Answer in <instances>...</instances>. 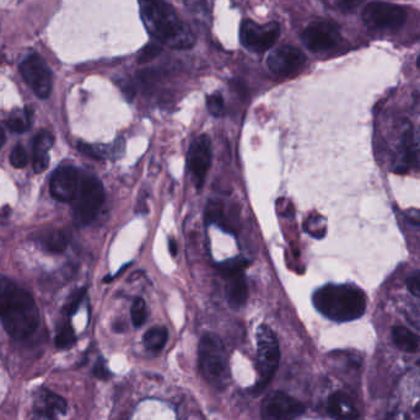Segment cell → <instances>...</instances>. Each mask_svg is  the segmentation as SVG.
Masks as SVG:
<instances>
[{
    "label": "cell",
    "mask_w": 420,
    "mask_h": 420,
    "mask_svg": "<svg viewBox=\"0 0 420 420\" xmlns=\"http://www.w3.org/2000/svg\"><path fill=\"white\" fill-rule=\"evenodd\" d=\"M138 1L144 26L155 40L176 50H186L194 45L193 32L165 0Z\"/></svg>",
    "instance_id": "6da1fadb"
},
{
    "label": "cell",
    "mask_w": 420,
    "mask_h": 420,
    "mask_svg": "<svg viewBox=\"0 0 420 420\" xmlns=\"http://www.w3.org/2000/svg\"><path fill=\"white\" fill-rule=\"evenodd\" d=\"M313 302L318 313L335 322L358 319L366 310L365 294L353 285H324L316 290Z\"/></svg>",
    "instance_id": "7a4b0ae2"
},
{
    "label": "cell",
    "mask_w": 420,
    "mask_h": 420,
    "mask_svg": "<svg viewBox=\"0 0 420 420\" xmlns=\"http://www.w3.org/2000/svg\"><path fill=\"white\" fill-rule=\"evenodd\" d=\"M199 369L211 386L224 388L230 379L227 353L222 339L216 335L207 333L199 343Z\"/></svg>",
    "instance_id": "3957f363"
},
{
    "label": "cell",
    "mask_w": 420,
    "mask_h": 420,
    "mask_svg": "<svg viewBox=\"0 0 420 420\" xmlns=\"http://www.w3.org/2000/svg\"><path fill=\"white\" fill-rule=\"evenodd\" d=\"M105 202L103 183L95 175L80 172L79 185L75 193V222L79 225H87L96 218Z\"/></svg>",
    "instance_id": "277c9868"
},
{
    "label": "cell",
    "mask_w": 420,
    "mask_h": 420,
    "mask_svg": "<svg viewBox=\"0 0 420 420\" xmlns=\"http://www.w3.org/2000/svg\"><path fill=\"white\" fill-rule=\"evenodd\" d=\"M3 326L12 338L23 339L32 335L39 322L40 313L32 296L21 289L20 295L8 313L1 316Z\"/></svg>",
    "instance_id": "5b68a950"
},
{
    "label": "cell",
    "mask_w": 420,
    "mask_h": 420,
    "mask_svg": "<svg viewBox=\"0 0 420 420\" xmlns=\"http://www.w3.org/2000/svg\"><path fill=\"white\" fill-rule=\"evenodd\" d=\"M280 348L278 339L268 326H261L257 330V366L258 382L255 390L261 391L271 382L278 369Z\"/></svg>",
    "instance_id": "8992f818"
},
{
    "label": "cell",
    "mask_w": 420,
    "mask_h": 420,
    "mask_svg": "<svg viewBox=\"0 0 420 420\" xmlns=\"http://www.w3.org/2000/svg\"><path fill=\"white\" fill-rule=\"evenodd\" d=\"M363 19L370 29L398 30L407 20V10L403 6L375 1L364 8Z\"/></svg>",
    "instance_id": "52a82bcc"
},
{
    "label": "cell",
    "mask_w": 420,
    "mask_h": 420,
    "mask_svg": "<svg viewBox=\"0 0 420 420\" xmlns=\"http://www.w3.org/2000/svg\"><path fill=\"white\" fill-rule=\"evenodd\" d=\"M246 262L233 258L220 264V272L225 279V294L229 305L239 310L247 301V283L244 278Z\"/></svg>",
    "instance_id": "ba28073f"
},
{
    "label": "cell",
    "mask_w": 420,
    "mask_h": 420,
    "mask_svg": "<svg viewBox=\"0 0 420 420\" xmlns=\"http://www.w3.org/2000/svg\"><path fill=\"white\" fill-rule=\"evenodd\" d=\"M242 45L253 52H264L272 48L280 36V26L277 23H255L246 20L240 30Z\"/></svg>",
    "instance_id": "9c48e42d"
},
{
    "label": "cell",
    "mask_w": 420,
    "mask_h": 420,
    "mask_svg": "<svg viewBox=\"0 0 420 420\" xmlns=\"http://www.w3.org/2000/svg\"><path fill=\"white\" fill-rule=\"evenodd\" d=\"M267 65L273 74L289 78L299 74L306 65V56L294 45H280L268 56Z\"/></svg>",
    "instance_id": "30bf717a"
},
{
    "label": "cell",
    "mask_w": 420,
    "mask_h": 420,
    "mask_svg": "<svg viewBox=\"0 0 420 420\" xmlns=\"http://www.w3.org/2000/svg\"><path fill=\"white\" fill-rule=\"evenodd\" d=\"M20 72L28 85L37 96L40 98L50 97L52 91V73L43 58L39 54H31L21 63Z\"/></svg>",
    "instance_id": "8fae6325"
},
{
    "label": "cell",
    "mask_w": 420,
    "mask_h": 420,
    "mask_svg": "<svg viewBox=\"0 0 420 420\" xmlns=\"http://www.w3.org/2000/svg\"><path fill=\"white\" fill-rule=\"evenodd\" d=\"M305 413V406L283 392L268 395L262 404V420H295Z\"/></svg>",
    "instance_id": "7c38bea8"
},
{
    "label": "cell",
    "mask_w": 420,
    "mask_h": 420,
    "mask_svg": "<svg viewBox=\"0 0 420 420\" xmlns=\"http://www.w3.org/2000/svg\"><path fill=\"white\" fill-rule=\"evenodd\" d=\"M211 156L213 153L209 136L202 134L194 138L188 151V169L197 188H202L204 185L211 165Z\"/></svg>",
    "instance_id": "4fadbf2b"
},
{
    "label": "cell",
    "mask_w": 420,
    "mask_h": 420,
    "mask_svg": "<svg viewBox=\"0 0 420 420\" xmlns=\"http://www.w3.org/2000/svg\"><path fill=\"white\" fill-rule=\"evenodd\" d=\"M341 34L335 23L317 21L308 25L302 32V42L310 51L324 52L335 48L339 43Z\"/></svg>",
    "instance_id": "5bb4252c"
},
{
    "label": "cell",
    "mask_w": 420,
    "mask_h": 420,
    "mask_svg": "<svg viewBox=\"0 0 420 420\" xmlns=\"http://www.w3.org/2000/svg\"><path fill=\"white\" fill-rule=\"evenodd\" d=\"M80 172L73 166L64 165L53 172L50 182V189L53 198L63 203L73 202L78 185Z\"/></svg>",
    "instance_id": "9a60e30c"
},
{
    "label": "cell",
    "mask_w": 420,
    "mask_h": 420,
    "mask_svg": "<svg viewBox=\"0 0 420 420\" xmlns=\"http://www.w3.org/2000/svg\"><path fill=\"white\" fill-rule=\"evenodd\" d=\"M67 402L50 390H40L34 401V415L36 420H58L67 413Z\"/></svg>",
    "instance_id": "2e32d148"
},
{
    "label": "cell",
    "mask_w": 420,
    "mask_h": 420,
    "mask_svg": "<svg viewBox=\"0 0 420 420\" xmlns=\"http://www.w3.org/2000/svg\"><path fill=\"white\" fill-rule=\"evenodd\" d=\"M53 145V136L50 132L42 131L34 138L32 166L34 172L41 174L50 164V150Z\"/></svg>",
    "instance_id": "e0dca14e"
},
{
    "label": "cell",
    "mask_w": 420,
    "mask_h": 420,
    "mask_svg": "<svg viewBox=\"0 0 420 420\" xmlns=\"http://www.w3.org/2000/svg\"><path fill=\"white\" fill-rule=\"evenodd\" d=\"M327 412L337 420H355L359 418L358 410L354 408L350 398L342 392H335L328 398Z\"/></svg>",
    "instance_id": "ac0fdd59"
},
{
    "label": "cell",
    "mask_w": 420,
    "mask_h": 420,
    "mask_svg": "<svg viewBox=\"0 0 420 420\" xmlns=\"http://www.w3.org/2000/svg\"><path fill=\"white\" fill-rule=\"evenodd\" d=\"M21 288H19L12 279L0 275V317L4 316L20 295Z\"/></svg>",
    "instance_id": "d6986e66"
},
{
    "label": "cell",
    "mask_w": 420,
    "mask_h": 420,
    "mask_svg": "<svg viewBox=\"0 0 420 420\" xmlns=\"http://www.w3.org/2000/svg\"><path fill=\"white\" fill-rule=\"evenodd\" d=\"M39 244L50 253H62L67 249L68 240L59 230H48L39 236Z\"/></svg>",
    "instance_id": "ffe728a7"
},
{
    "label": "cell",
    "mask_w": 420,
    "mask_h": 420,
    "mask_svg": "<svg viewBox=\"0 0 420 420\" xmlns=\"http://www.w3.org/2000/svg\"><path fill=\"white\" fill-rule=\"evenodd\" d=\"M392 338L395 344L403 352L415 353L419 349V338L412 330L406 327H395L392 330Z\"/></svg>",
    "instance_id": "44dd1931"
},
{
    "label": "cell",
    "mask_w": 420,
    "mask_h": 420,
    "mask_svg": "<svg viewBox=\"0 0 420 420\" xmlns=\"http://www.w3.org/2000/svg\"><path fill=\"white\" fill-rule=\"evenodd\" d=\"M167 330L165 327H154L144 335V346L150 352H159L167 342Z\"/></svg>",
    "instance_id": "7402d4cb"
},
{
    "label": "cell",
    "mask_w": 420,
    "mask_h": 420,
    "mask_svg": "<svg viewBox=\"0 0 420 420\" xmlns=\"http://www.w3.org/2000/svg\"><path fill=\"white\" fill-rule=\"evenodd\" d=\"M8 127L14 133H25L30 128V114L28 109H17L8 120Z\"/></svg>",
    "instance_id": "603a6c76"
},
{
    "label": "cell",
    "mask_w": 420,
    "mask_h": 420,
    "mask_svg": "<svg viewBox=\"0 0 420 420\" xmlns=\"http://www.w3.org/2000/svg\"><path fill=\"white\" fill-rule=\"evenodd\" d=\"M76 342L74 330L73 327L65 322L61 324L58 328L57 335H56V346L59 349H69L70 346H73Z\"/></svg>",
    "instance_id": "cb8c5ba5"
},
{
    "label": "cell",
    "mask_w": 420,
    "mask_h": 420,
    "mask_svg": "<svg viewBox=\"0 0 420 420\" xmlns=\"http://www.w3.org/2000/svg\"><path fill=\"white\" fill-rule=\"evenodd\" d=\"M131 317L132 322L136 327H142L143 324H145L148 313H147V304L142 297H136V300L133 301Z\"/></svg>",
    "instance_id": "d4e9b609"
},
{
    "label": "cell",
    "mask_w": 420,
    "mask_h": 420,
    "mask_svg": "<svg viewBox=\"0 0 420 420\" xmlns=\"http://www.w3.org/2000/svg\"><path fill=\"white\" fill-rule=\"evenodd\" d=\"M208 111L216 117H220L225 112V103L220 94H213L207 98Z\"/></svg>",
    "instance_id": "484cf974"
},
{
    "label": "cell",
    "mask_w": 420,
    "mask_h": 420,
    "mask_svg": "<svg viewBox=\"0 0 420 420\" xmlns=\"http://www.w3.org/2000/svg\"><path fill=\"white\" fill-rule=\"evenodd\" d=\"M28 161H29V155H28V151L25 150V148L21 145L15 147L12 154H10L12 165L15 169H23L25 166L28 165Z\"/></svg>",
    "instance_id": "4316f807"
},
{
    "label": "cell",
    "mask_w": 420,
    "mask_h": 420,
    "mask_svg": "<svg viewBox=\"0 0 420 420\" xmlns=\"http://www.w3.org/2000/svg\"><path fill=\"white\" fill-rule=\"evenodd\" d=\"M84 296H85V289L76 290L74 294L69 297L67 305L64 306V313L67 316L74 315L78 311V308H79L80 304H81V301L84 299Z\"/></svg>",
    "instance_id": "83f0119b"
},
{
    "label": "cell",
    "mask_w": 420,
    "mask_h": 420,
    "mask_svg": "<svg viewBox=\"0 0 420 420\" xmlns=\"http://www.w3.org/2000/svg\"><path fill=\"white\" fill-rule=\"evenodd\" d=\"M404 151H406V162L408 165H414L415 164V151L413 148V134L410 131L406 133L404 136Z\"/></svg>",
    "instance_id": "f1b7e54d"
},
{
    "label": "cell",
    "mask_w": 420,
    "mask_h": 420,
    "mask_svg": "<svg viewBox=\"0 0 420 420\" xmlns=\"http://www.w3.org/2000/svg\"><path fill=\"white\" fill-rule=\"evenodd\" d=\"M92 372H94V375L96 376L97 379H100V380H108V379L112 376L111 371H109V369L107 368V364H106V361H105L103 358H100L97 360V363L95 364Z\"/></svg>",
    "instance_id": "f546056e"
},
{
    "label": "cell",
    "mask_w": 420,
    "mask_h": 420,
    "mask_svg": "<svg viewBox=\"0 0 420 420\" xmlns=\"http://www.w3.org/2000/svg\"><path fill=\"white\" fill-rule=\"evenodd\" d=\"M407 288L413 295L420 297V272L414 273L413 275L409 277L407 280Z\"/></svg>",
    "instance_id": "4dcf8cb0"
},
{
    "label": "cell",
    "mask_w": 420,
    "mask_h": 420,
    "mask_svg": "<svg viewBox=\"0 0 420 420\" xmlns=\"http://www.w3.org/2000/svg\"><path fill=\"white\" fill-rule=\"evenodd\" d=\"M364 0H337V6L343 12H354L363 4Z\"/></svg>",
    "instance_id": "1f68e13d"
},
{
    "label": "cell",
    "mask_w": 420,
    "mask_h": 420,
    "mask_svg": "<svg viewBox=\"0 0 420 420\" xmlns=\"http://www.w3.org/2000/svg\"><path fill=\"white\" fill-rule=\"evenodd\" d=\"M159 52L160 48L158 45H148V47H145V48L143 50L142 53H140L139 62H145V61H148V59H151V58H153L155 54H158Z\"/></svg>",
    "instance_id": "d6a6232c"
},
{
    "label": "cell",
    "mask_w": 420,
    "mask_h": 420,
    "mask_svg": "<svg viewBox=\"0 0 420 420\" xmlns=\"http://www.w3.org/2000/svg\"><path fill=\"white\" fill-rule=\"evenodd\" d=\"M406 218L410 224L415 227H420V210L409 209L406 211Z\"/></svg>",
    "instance_id": "836d02e7"
},
{
    "label": "cell",
    "mask_w": 420,
    "mask_h": 420,
    "mask_svg": "<svg viewBox=\"0 0 420 420\" xmlns=\"http://www.w3.org/2000/svg\"><path fill=\"white\" fill-rule=\"evenodd\" d=\"M4 143H6V132L0 127V149L4 145Z\"/></svg>",
    "instance_id": "e575fe53"
},
{
    "label": "cell",
    "mask_w": 420,
    "mask_h": 420,
    "mask_svg": "<svg viewBox=\"0 0 420 420\" xmlns=\"http://www.w3.org/2000/svg\"><path fill=\"white\" fill-rule=\"evenodd\" d=\"M176 242L174 240H170V252L172 255H176L177 252Z\"/></svg>",
    "instance_id": "d590c367"
},
{
    "label": "cell",
    "mask_w": 420,
    "mask_h": 420,
    "mask_svg": "<svg viewBox=\"0 0 420 420\" xmlns=\"http://www.w3.org/2000/svg\"><path fill=\"white\" fill-rule=\"evenodd\" d=\"M396 172H397V174H406V172H407V167H397V169H396Z\"/></svg>",
    "instance_id": "8d00e7d4"
},
{
    "label": "cell",
    "mask_w": 420,
    "mask_h": 420,
    "mask_svg": "<svg viewBox=\"0 0 420 420\" xmlns=\"http://www.w3.org/2000/svg\"><path fill=\"white\" fill-rule=\"evenodd\" d=\"M417 65H418V68H420V56L418 58V61H417Z\"/></svg>",
    "instance_id": "74e56055"
}]
</instances>
